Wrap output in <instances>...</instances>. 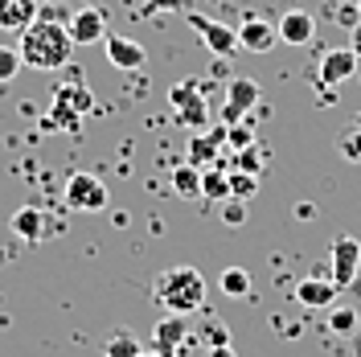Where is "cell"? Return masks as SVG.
Here are the masks:
<instances>
[{
  "label": "cell",
  "instance_id": "1",
  "mask_svg": "<svg viewBox=\"0 0 361 357\" xmlns=\"http://www.w3.org/2000/svg\"><path fill=\"white\" fill-rule=\"evenodd\" d=\"M17 37H21V62L33 70H62L74 54V37L54 13H37V21Z\"/></svg>",
  "mask_w": 361,
  "mask_h": 357
},
{
  "label": "cell",
  "instance_id": "2",
  "mask_svg": "<svg viewBox=\"0 0 361 357\" xmlns=\"http://www.w3.org/2000/svg\"><path fill=\"white\" fill-rule=\"evenodd\" d=\"M152 300L157 308L173 316H193L205 308V275L197 267H164L152 279Z\"/></svg>",
  "mask_w": 361,
  "mask_h": 357
},
{
  "label": "cell",
  "instance_id": "3",
  "mask_svg": "<svg viewBox=\"0 0 361 357\" xmlns=\"http://www.w3.org/2000/svg\"><path fill=\"white\" fill-rule=\"evenodd\" d=\"M94 111V95L82 78H70V83H58L54 87V107H49V119L45 128H78L87 115Z\"/></svg>",
  "mask_w": 361,
  "mask_h": 357
},
{
  "label": "cell",
  "instance_id": "4",
  "mask_svg": "<svg viewBox=\"0 0 361 357\" xmlns=\"http://www.w3.org/2000/svg\"><path fill=\"white\" fill-rule=\"evenodd\" d=\"M185 21H189V29L209 45V54H218V58L238 54V29H234V25L214 21V17H205V13H185Z\"/></svg>",
  "mask_w": 361,
  "mask_h": 357
},
{
  "label": "cell",
  "instance_id": "5",
  "mask_svg": "<svg viewBox=\"0 0 361 357\" xmlns=\"http://www.w3.org/2000/svg\"><path fill=\"white\" fill-rule=\"evenodd\" d=\"M107 185L94 177V173H74L66 181V205L78 214H103L107 210Z\"/></svg>",
  "mask_w": 361,
  "mask_h": 357
},
{
  "label": "cell",
  "instance_id": "6",
  "mask_svg": "<svg viewBox=\"0 0 361 357\" xmlns=\"http://www.w3.org/2000/svg\"><path fill=\"white\" fill-rule=\"evenodd\" d=\"M259 99H263V90H259L255 78H247V74L230 78V83H226V103H222V123H238V119H247V111H255Z\"/></svg>",
  "mask_w": 361,
  "mask_h": 357
},
{
  "label": "cell",
  "instance_id": "7",
  "mask_svg": "<svg viewBox=\"0 0 361 357\" xmlns=\"http://www.w3.org/2000/svg\"><path fill=\"white\" fill-rule=\"evenodd\" d=\"M357 54L353 49H324L320 62H316V83L320 87H341L349 78H357Z\"/></svg>",
  "mask_w": 361,
  "mask_h": 357
},
{
  "label": "cell",
  "instance_id": "8",
  "mask_svg": "<svg viewBox=\"0 0 361 357\" xmlns=\"http://www.w3.org/2000/svg\"><path fill=\"white\" fill-rule=\"evenodd\" d=\"M357 271H361V243L353 234H341L333 243V284L341 291L357 288Z\"/></svg>",
  "mask_w": 361,
  "mask_h": 357
},
{
  "label": "cell",
  "instance_id": "9",
  "mask_svg": "<svg viewBox=\"0 0 361 357\" xmlns=\"http://www.w3.org/2000/svg\"><path fill=\"white\" fill-rule=\"evenodd\" d=\"M275 45H279V29L267 17L247 13L243 25H238V49H247V54H271Z\"/></svg>",
  "mask_w": 361,
  "mask_h": 357
},
{
  "label": "cell",
  "instance_id": "10",
  "mask_svg": "<svg viewBox=\"0 0 361 357\" xmlns=\"http://www.w3.org/2000/svg\"><path fill=\"white\" fill-rule=\"evenodd\" d=\"M103 49H107V62L115 70H144V62H148V49L135 37H123V33H107Z\"/></svg>",
  "mask_w": 361,
  "mask_h": 357
},
{
  "label": "cell",
  "instance_id": "11",
  "mask_svg": "<svg viewBox=\"0 0 361 357\" xmlns=\"http://www.w3.org/2000/svg\"><path fill=\"white\" fill-rule=\"evenodd\" d=\"M66 29L74 45H94L107 37V17H103V8H78V13H70Z\"/></svg>",
  "mask_w": 361,
  "mask_h": 357
},
{
  "label": "cell",
  "instance_id": "12",
  "mask_svg": "<svg viewBox=\"0 0 361 357\" xmlns=\"http://www.w3.org/2000/svg\"><path fill=\"white\" fill-rule=\"evenodd\" d=\"M226 152V123L222 128H214V132H193L189 140V164H197V169H214Z\"/></svg>",
  "mask_w": 361,
  "mask_h": 357
},
{
  "label": "cell",
  "instance_id": "13",
  "mask_svg": "<svg viewBox=\"0 0 361 357\" xmlns=\"http://www.w3.org/2000/svg\"><path fill=\"white\" fill-rule=\"evenodd\" d=\"M337 291L341 288L329 275H308V279L295 284V300H300L304 308H333V304H337Z\"/></svg>",
  "mask_w": 361,
  "mask_h": 357
},
{
  "label": "cell",
  "instance_id": "14",
  "mask_svg": "<svg viewBox=\"0 0 361 357\" xmlns=\"http://www.w3.org/2000/svg\"><path fill=\"white\" fill-rule=\"evenodd\" d=\"M189 337V329H185V316H173L164 313L157 320V329H152V349H157L160 357H177L180 341Z\"/></svg>",
  "mask_w": 361,
  "mask_h": 357
},
{
  "label": "cell",
  "instance_id": "15",
  "mask_svg": "<svg viewBox=\"0 0 361 357\" xmlns=\"http://www.w3.org/2000/svg\"><path fill=\"white\" fill-rule=\"evenodd\" d=\"M279 42L283 45H308L316 33V17L308 13V8H292V13H283L279 17Z\"/></svg>",
  "mask_w": 361,
  "mask_h": 357
},
{
  "label": "cell",
  "instance_id": "16",
  "mask_svg": "<svg viewBox=\"0 0 361 357\" xmlns=\"http://www.w3.org/2000/svg\"><path fill=\"white\" fill-rule=\"evenodd\" d=\"M37 21V0H0V29L4 33H25Z\"/></svg>",
  "mask_w": 361,
  "mask_h": 357
},
{
  "label": "cell",
  "instance_id": "17",
  "mask_svg": "<svg viewBox=\"0 0 361 357\" xmlns=\"http://www.w3.org/2000/svg\"><path fill=\"white\" fill-rule=\"evenodd\" d=\"M13 234H17V238H25V243H42L45 214L37 210V205H21V210L13 214Z\"/></svg>",
  "mask_w": 361,
  "mask_h": 357
},
{
  "label": "cell",
  "instance_id": "18",
  "mask_svg": "<svg viewBox=\"0 0 361 357\" xmlns=\"http://www.w3.org/2000/svg\"><path fill=\"white\" fill-rule=\"evenodd\" d=\"M173 193L177 198H185V201H202V169L197 164H177L173 169Z\"/></svg>",
  "mask_w": 361,
  "mask_h": 357
},
{
  "label": "cell",
  "instance_id": "19",
  "mask_svg": "<svg viewBox=\"0 0 361 357\" xmlns=\"http://www.w3.org/2000/svg\"><path fill=\"white\" fill-rule=\"evenodd\" d=\"M173 119H177L180 128H197V132H202L205 123H209V107H205L202 95H193V99H185L180 107H173Z\"/></svg>",
  "mask_w": 361,
  "mask_h": 357
},
{
  "label": "cell",
  "instance_id": "20",
  "mask_svg": "<svg viewBox=\"0 0 361 357\" xmlns=\"http://www.w3.org/2000/svg\"><path fill=\"white\" fill-rule=\"evenodd\" d=\"M230 198V173L226 169H202V201H226Z\"/></svg>",
  "mask_w": 361,
  "mask_h": 357
},
{
  "label": "cell",
  "instance_id": "21",
  "mask_svg": "<svg viewBox=\"0 0 361 357\" xmlns=\"http://www.w3.org/2000/svg\"><path fill=\"white\" fill-rule=\"evenodd\" d=\"M247 148H255V128L247 119L226 123V152H247Z\"/></svg>",
  "mask_w": 361,
  "mask_h": 357
},
{
  "label": "cell",
  "instance_id": "22",
  "mask_svg": "<svg viewBox=\"0 0 361 357\" xmlns=\"http://www.w3.org/2000/svg\"><path fill=\"white\" fill-rule=\"evenodd\" d=\"M140 349H144V341L128 329H115L111 341H107V357H135Z\"/></svg>",
  "mask_w": 361,
  "mask_h": 357
},
{
  "label": "cell",
  "instance_id": "23",
  "mask_svg": "<svg viewBox=\"0 0 361 357\" xmlns=\"http://www.w3.org/2000/svg\"><path fill=\"white\" fill-rule=\"evenodd\" d=\"M337 152L349 160V164H361V123H349V128L337 135Z\"/></svg>",
  "mask_w": 361,
  "mask_h": 357
},
{
  "label": "cell",
  "instance_id": "24",
  "mask_svg": "<svg viewBox=\"0 0 361 357\" xmlns=\"http://www.w3.org/2000/svg\"><path fill=\"white\" fill-rule=\"evenodd\" d=\"M218 288H222L226 296H247V291H250L247 267H226V271H222V279H218Z\"/></svg>",
  "mask_w": 361,
  "mask_h": 357
},
{
  "label": "cell",
  "instance_id": "25",
  "mask_svg": "<svg viewBox=\"0 0 361 357\" xmlns=\"http://www.w3.org/2000/svg\"><path fill=\"white\" fill-rule=\"evenodd\" d=\"M329 329L341 337H349L353 329H357V308H341V304H333L329 308Z\"/></svg>",
  "mask_w": 361,
  "mask_h": 357
},
{
  "label": "cell",
  "instance_id": "26",
  "mask_svg": "<svg viewBox=\"0 0 361 357\" xmlns=\"http://www.w3.org/2000/svg\"><path fill=\"white\" fill-rule=\"evenodd\" d=\"M21 66H25V62H21V49H13V45H0V87H4V83H13Z\"/></svg>",
  "mask_w": 361,
  "mask_h": 357
},
{
  "label": "cell",
  "instance_id": "27",
  "mask_svg": "<svg viewBox=\"0 0 361 357\" xmlns=\"http://www.w3.org/2000/svg\"><path fill=\"white\" fill-rule=\"evenodd\" d=\"M259 189V177L255 173H243V169H230V198H243L247 201L250 193Z\"/></svg>",
  "mask_w": 361,
  "mask_h": 357
},
{
  "label": "cell",
  "instance_id": "28",
  "mask_svg": "<svg viewBox=\"0 0 361 357\" xmlns=\"http://www.w3.org/2000/svg\"><path fill=\"white\" fill-rule=\"evenodd\" d=\"M333 21L341 25V29H357L361 25V8H357V0H345V4H337V13H333Z\"/></svg>",
  "mask_w": 361,
  "mask_h": 357
},
{
  "label": "cell",
  "instance_id": "29",
  "mask_svg": "<svg viewBox=\"0 0 361 357\" xmlns=\"http://www.w3.org/2000/svg\"><path fill=\"white\" fill-rule=\"evenodd\" d=\"M222 222L226 226H243L247 222V201L243 198H226L222 201Z\"/></svg>",
  "mask_w": 361,
  "mask_h": 357
},
{
  "label": "cell",
  "instance_id": "30",
  "mask_svg": "<svg viewBox=\"0 0 361 357\" xmlns=\"http://www.w3.org/2000/svg\"><path fill=\"white\" fill-rule=\"evenodd\" d=\"M202 345L205 349H218V345H230V333H226V325H218V320H209L202 329Z\"/></svg>",
  "mask_w": 361,
  "mask_h": 357
},
{
  "label": "cell",
  "instance_id": "31",
  "mask_svg": "<svg viewBox=\"0 0 361 357\" xmlns=\"http://www.w3.org/2000/svg\"><path fill=\"white\" fill-rule=\"evenodd\" d=\"M177 8H189V0H144L140 17H152V13H177Z\"/></svg>",
  "mask_w": 361,
  "mask_h": 357
},
{
  "label": "cell",
  "instance_id": "32",
  "mask_svg": "<svg viewBox=\"0 0 361 357\" xmlns=\"http://www.w3.org/2000/svg\"><path fill=\"white\" fill-rule=\"evenodd\" d=\"M193 95H202V90H197V78H185V83H177V87L169 90V103L180 107V103H185V99H193Z\"/></svg>",
  "mask_w": 361,
  "mask_h": 357
},
{
  "label": "cell",
  "instance_id": "33",
  "mask_svg": "<svg viewBox=\"0 0 361 357\" xmlns=\"http://www.w3.org/2000/svg\"><path fill=\"white\" fill-rule=\"evenodd\" d=\"M234 157H238V169H243V173H255V177H259V152H255V148L234 152Z\"/></svg>",
  "mask_w": 361,
  "mask_h": 357
},
{
  "label": "cell",
  "instance_id": "34",
  "mask_svg": "<svg viewBox=\"0 0 361 357\" xmlns=\"http://www.w3.org/2000/svg\"><path fill=\"white\" fill-rule=\"evenodd\" d=\"M209 357H238V353H234V345H218V349H209Z\"/></svg>",
  "mask_w": 361,
  "mask_h": 357
},
{
  "label": "cell",
  "instance_id": "35",
  "mask_svg": "<svg viewBox=\"0 0 361 357\" xmlns=\"http://www.w3.org/2000/svg\"><path fill=\"white\" fill-rule=\"evenodd\" d=\"M349 49H353V54H357V58H361V25H357V29H353V42H349Z\"/></svg>",
  "mask_w": 361,
  "mask_h": 357
},
{
  "label": "cell",
  "instance_id": "36",
  "mask_svg": "<svg viewBox=\"0 0 361 357\" xmlns=\"http://www.w3.org/2000/svg\"><path fill=\"white\" fill-rule=\"evenodd\" d=\"M135 357H160V353H157V349H140Z\"/></svg>",
  "mask_w": 361,
  "mask_h": 357
},
{
  "label": "cell",
  "instance_id": "37",
  "mask_svg": "<svg viewBox=\"0 0 361 357\" xmlns=\"http://www.w3.org/2000/svg\"><path fill=\"white\" fill-rule=\"evenodd\" d=\"M357 357H361V341H357Z\"/></svg>",
  "mask_w": 361,
  "mask_h": 357
},
{
  "label": "cell",
  "instance_id": "38",
  "mask_svg": "<svg viewBox=\"0 0 361 357\" xmlns=\"http://www.w3.org/2000/svg\"><path fill=\"white\" fill-rule=\"evenodd\" d=\"M37 4H49V0H37Z\"/></svg>",
  "mask_w": 361,
  "mask_h": 357
},
{
  "label": "cell",
  "instance_id": "39",
  "mask_svg": "<svg viewBox=\"0 0 361 357\" xmlns=\"http://www.w3.org/2000/svg\"><path fill=\"white\" fill-rule=\"evenodd\" d=\"M357 8H361V0H357Z\"/></svg>",
  "mask_w": 361,
  "mask_h": 357
}]
</instances>
